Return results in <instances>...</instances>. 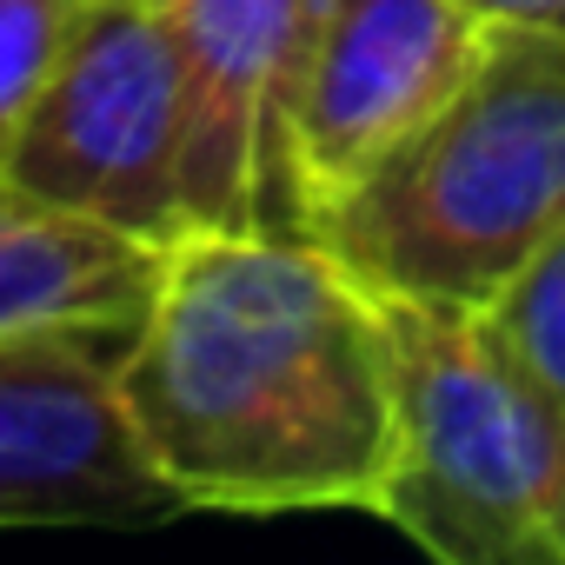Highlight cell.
<instances>
[{"instance_id":"obj_10","label":"cell","mask_w":565,"mask_h":565,"mask_svg":"<svg viewBox=\"0 0 565 565\" xmlns=\"http://www.w3.org/2000/svg\"><path fill=\"white\" fill-rule=\"evenodd\" d=\"M74 8L81 0H0V160H8V140L21 134L41 81L54 74Z\"/></svg>"},{"instance_id":"obj_8","label":"cell","mask_w":565,"mask_h":565,"mask_svg":"<svg viewBox=\"0 0 565 565\" xmlns=\"http://www.w3.org/2000/svg\"><path fill=\"white\" fill-rule=\"evenodd\" d=\"M160 259L167 246L34 206L0 173V340L47 327L134 333L160 287Z\"/></svg>"},{"instance_id":"obj_5","label":"cell","mask_w":565,"mask_h":565,"mask_svg":"<svg viewBox=\"0 0 565 565\" xmlns=\"http://www.w3.org/2000/svg\"><path fill=\"white\" fill-rule=\"evenodd\" d=\"M186 87V233H313L294 114L320 0H167Z\"/></svg>"},{"instance_id":"obj_9","label":"cell","mask_w":565,"mask_h":565,"mask_svg":"<svg viewBox=\"0 0 565 565\" xmlns=\"http://www.w3.org/2000/svg\"><path fill=\"white\" fill-rule=\"evenodd\" d=\"M479 333L552 399H565V226L472 313Z\"/></svg>"},{"instance_id":"obj_7","label":"cell","mask_w":565,"mask_h":565,"mask_svg":"<svg viewBox=\"0 0 565 565\" xmlns=\"http://www.w3.org/2000/svg\"><path fill=\"white\" fill-rule=\"evenodd\" d=\"M486 41L492 21L466 0H320L294 114L313 239L320 213L466 87Z\"/></svg>"},{"instance_id":"obj_6","label":"cell","mask_w":565,"mask_h":565,"mask_svg":"<svg viewBox=\"0 0 565 565\" xmlns=\"http://www.w3.org/2000/svg\"><path fill=\"white\" fill-rule=\"evenodd\" d=\"M127 340L100 327L0 340V525H160L186 512L120 406Z\"/></svg>"},{"instance_id":"obj_4","label":"cell","mask_w":565,"mask_h":565,"mask_svg":"<svg viewBox=\"0 0 565 565\" xmlns=\"http://www.w3.org/2000/svg\"><path fill=\"white\" fill-rule=\"evenodd\" d=\"M0 173L34 206L147 246L186 233V87L167 0H81Z\"/></svg>"},{"instance_id":"obj_2","label":"cell","mask_w":565,"mask_h":565,"mask_svg":"<svg viewBox=\"0 0 565 565\" xmlns=\"http://www.w3.org/2000/svg\"><path fill=\"white\" fill-rule=\"evenodd\" d=\"M565 226V34L492 28L466 87L320 213L380 300L479 313Z\"/></svg>"},{"instance_id":"obj_3","label":"cell","mask_w":565,"mask_h":565,"mask_svg":"<svg viewBox=\"0 0 565 565\" xmlns=\"http://www.w3.org/2000/svg\"><path fill=\"white\" fill-rule=\"evenodd\" d=\"M380 307L399 373L380 519L452 565H565V399L525 380L472 313Z\"/></svg>"},{"instance_id":"obj_1","label":"cell","mask_w":565,"mask_h":565,"mask_svg":"<svg viewBox=\"0 0 565 565\" xmlns=\"http://www.w3.org/2000/svg\"><path fill=\"white\" fill-rule=\"evenodd\" d=\"M120 406L186 512H380L399 373L380 294L313 233H180Z\"/></svg>"},{"instance_id":"obj_11","label":"cell","mask_w":565,"mask_h":565,"mask_svg":"<svg viewBox=\"0 0 565 565\" xmlns=\"http://www.w3.org/2000/svg\"><path fill=\"white\" fill-rule=\"evenodd\" d=\"M466 8L492 28H539V34H565V0H466Z\"/></svg>"}]
</instances>
